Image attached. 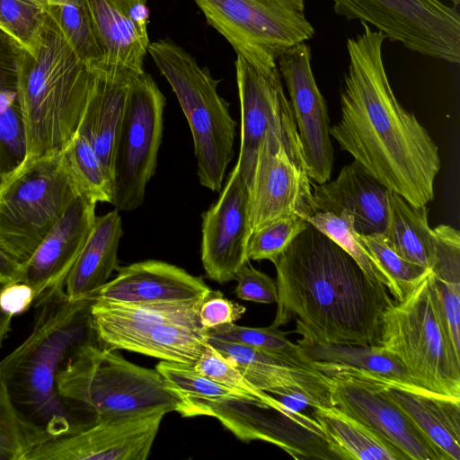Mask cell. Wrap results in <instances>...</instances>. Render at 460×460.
Masks as SVG:
<instances>
[{"instance_id":"cell-13","label":"cell","mask_w":460,"mask_h":460,"mask_svg":"<svg viewBox=\"0 0 460 460\" xmlns=\"http://www.w3.org/2000/svg\"><path fill=\"white\" fill-rule=\"evenodd\" d=\"M165 414L96 417L92 424L41 442L25 460H146Z\"/></svg>"},{"instance_id":"cell-39","label":"cell","mask_w":460,"mask_h":460,"mask_svg":"<svg viewBox=\"0 0 460 460\" xmlns=\"http://www.w3.org/2000/svg\"><path fill=\"white\" fill-rule=\"evenodd\" d=\"M46 17L47 11L32 0H0V29L30 54Z\"/></svg>"},{"instance_id":"cell-11","label":"cell","mask_w":460,"mask_h":460,"mask_svg":"<svg viewBox=\"0 0 460 460\" xmlns=\"http://www.w3.org/2000/svg\"><path fill=\"white\" fill-rule=\"evenodd\" d=\"M348 21L372 25L385 39L421 55L460 61V14L439 0H332Z\"/></svg>"},{"instance_id":"cell-4","label":"cell","mask_w":460,"mask_h":460,"mask_svg":"<svg viewBox=\"0 0 460 460\" xmlns=\"http://www.w3.org/2000/svg\"><path fill=\"white\" fill-rule=\"evenodd\" d=\"M96 76L47 13L33 53L22 49L17 58L25 159L63 151L78 129Z\"/></svg>"},{"instance_id":"cell-38","label":"cell","mask_w":460,"mask_h":460,"mask_svg":"<svg viewBox=\"0 0 460 460\" xmlns=\"http://www.w3.org/2000/svg\"><path fill=\"white\" fill-rule=\"evenodd\" d=\"M25 156L26 137L17 91L0 88V176L17 167Z\"/></svg>"},{"instance_id":"cell-35","label":"cell","mask_w":460,"mask_h":460,"mask_svg":"<svg viewBox=\"0 0 460 460\" xmlns=\"http://www.w3.org/2000/svg\"><path fill=\"white\" fill-rule=\"evenodd\" d=\"M208 336L250 346L286 358L299 366L314 369L311 361L297 343L287 338L288 332L271 326L259 328L237 325L234 323L207 331Z\"/></svg>"},{"instance_id":"cell-46","label":"cell","mask_w":460,"mask_h":460,"mask_svg":"<svg viewBox=\"0 0 460 460\" xmlns=\"http://www.w3.org/2000/svg\"><path fill=\"white\" fill-rule=\"evenodd\" d=\"M34 299L33 289L22 281L4 285L0 289V309L13 316L26 312Z\"/></svg>"},{"instance_id":"cell-30","label":"cell","mask_w":460,"mask_h":460,"mask_svg":"<svg viewBox=\"0 0 460 460\" xmlns=\"http://www.w3.org/2000/svg\"><path fill=\"white\" fill-rule=\"evenodd\" d=\"M207 339V331L202 328L167 323L127 339L117 349L194 366L208 344Z\"/></svg>"},{"instance_id":"cell-54","label":"cell","mask_w":460,"mask_h":460,"mask_svg":"<svg viewBox=\"0 0 460 460\" xmlns=\"http://www.w3.org/2000/svg\"><path fill=\"white\" fill-rule=\"evenodd\" d=\"M1 177V176H0Z\"/></svg>"},{"instance_id":"cell-48","label":"cell","mask_w":460,"mask_h":460,"mask_svg":"<svg viewBox=\"0 0 460 460\" xmlns=\"http://www.w3.org/2000/svg\"><path fill=\"white\" fill-rule=\"evenodd\" d=\"M24 266L0 248V284L4 286L23 279Z\"/></svg>"},{"instance_id":"cell-51","label":"cell","mask_w":460,"mask_h":460,"mask_svg":"<svg viewBox=\"0 0 460 460\" xmlns=\"http://www.w3.org/2000/svg\"><path fill=\"white\" fill-rule=\"evenodd\" d=\"M33 2L40 4L41 7H43L47 11L48 3L47 0H32Z\"/></svg>"},{"instance_id":"cell-9","label":"cell","mask_w":460,"mask_h":460,"mask_svg":"<svg viewBox=\"0 0 460 460\" xmlns=\"http://www.w3.org/2000/svg\"><path fill=\"white\" fill-rule=\"evenodd\" d=\"M207 22L254 66H277L278 58L314 35L305 0H193Z\"/></svg>"},{"instance_id":"cell-32","label":"cell","mask_w":460,"mask_h":460,"mask_svg":"<svg viewBox=\"0 0 460 460\" xmlns=\"http://www.w3.org/2000/svg\"><path fill=\"white\" fill-rule=\"evenodd\" d=\"M47 13L81 58L93 70L102 69V55L97 44L84 0H47Z\"/></svg>"},{"instance_id":"cell-18","label":"cell","mask_w":460,"mask_h":460,"mask_svg":"<svg viewBox=\"0 0 460 460\" xmlns=\"http://www.w3.org/2000/svg\"><path fill=\"white\" fill-rule=\"evenodd\" d=\"M97 202L80 191L23 263L22 282L34 291L35 299L65 289L66 280L93 226Z\"/></svg>"},{"instance_id":"cell-6","label":"cell","mask_w":460,"mask_h":460,"mask_svg":"<svg viewBox=\"0 0 460 460\" xmlns=\"http://www.w3.org/2000/svg\"><path fill=\"white\" fill-rule=\"evenodd\" d=\"M148 54L175 93L189 123L199 183L220 191L234 151L236 121L217 93L220 80L169 39L150 42Z\"/></svg>"},{"instance_id":"cell-42","label":"cell","mask_w":460,"mask_h":460,"mask_svg":"<svg viewBox=\"0 0 460 460\" xmlns=\"http://www.w3.org/2000/svg\"><path fill=\"white\" fill-rule=\"evenodd\" d=\"M435 261L432 274L447 282L460 283V233L457 229L439 225L433 228Z\"/></svg>"},{"instance_id":"cell-49","label":"cell","mask_w":460,"mask_h":460,"mask_svg":"<svg viewBox=\"0 0 460 460\" xmlns=\"http://www.w3.org/2000/svg\"><path fill=\"white\" fill-rule=\"evenodd\" d=\"M13 315L0 309V349L9 332H11Z\"/></svg>"},{"instance_id":"cell-41","label":"cell","mask_w":460,"mask_h":460,"mask_svg":"<svg viewBox=\"0 0 460 460\" xmlns=\"http://www.w3.org/2000/svg\"><path fill=\"white\" fill-rule=\"evenodd\" d=\"M155 369L175 391L185 398L249 400L209 379L199 373L194 366L162 360Z\"/></svg>"},{"instance_id":"cell-24","label":"cell","mask_w":460,"mask_h":460,"mask_svg":"<svg viewBox=\"0 0 460 460\" xmlns=\"http://www.w3.org/2000/svg\"><path fill=\"white\" fill-rule=\"evenodd\" d=\"M202 299L173 303H119L93 299L91 320L96 342L102 348L115 350L127 339L162 323L202 328L198 314Z\"/></svg>"},{"instance_id":"cell-50","label":"cell","mask_w":460,"mask_h":460,"mask_svg":"<svg viewBox=\"0 0 460 460\" xmlns=\"http://www.w3.org/2000/svg\"><path fill=\"white\" fill-rule=\"evenodd\" d=\"M0 460H12V457L6 452L0 449Z\"/></svg>"},{"instance_id":"cell-22","label":"cell","mask_w":460,"mask_h":460,"mask_svg":"<svg viewBox=\"0 0 460 460\" xmlns=\"http://www.w3.org/2000/svg\"><path fill=\"white\" fill-rule=\"evenodd\" d=\"M389 190L353 161L342 167L335 180L312 182V199L315 212L347 214L359 234H384Z\"/></svg>"},{"instance_id":"cell-26","label":"cell","mask_w":460,"mask_h":460,"mask_svg":"<svg viewBox=\"0 0 460 460\" xmlns=\"http://www.w3.org/2000/svg\"><path fill=\"white\" fill-rule=\"evenodd\" d=\"M96 72L95 84L77 131L91 143L111 178L115 140L129 88L137 77L106 71Z\"/></svg>"},{"instance_id":"cell-5","label":"cell","mask_w":460,"mask_h":460,"mask_svg":"<svg viewBox=\"0 0 460 460\" xmlns=\"http://www.w3.org/2000/svg\"><path fill=\"white\" fill-rule=\"evenodd\" d=\"M86 342L58 370L56 385L62 400L96 417L147 411H177L191 417V406L155 368L133 364L120 355Z\"/></svg>"},{"instance_id":"cell-16","label":"cell","mask_w":460,"mask_h":460,"mask_svg":"<svg viewBox=\"0 0 460 460\" xmlns=\"http://www.w3.org/2000/svg\"><path fill=\"white\" fill-rule=\"evenodd\" d=\"M331 378V402L400 452L406 460H444L394 402L386 387L349 377Z\"/></svg>"},{"instance_id":"cell-28","label":"cell","mask_w":460,"mask_h":460,"mask_svg":"<svg viewBox=\"0 0 460 460\" xmlns=\"http://www.w3.org/2000/svg\"><path fill=\"white\" fill-rule=\"evenodd\" d=\"M323 441L333 458L343 460H406L365 425L335 406L312 407Z\"/></svg>"},{"instance_id":"cell-40","label":"cell","mask_w":460,"mask_h":460,"mask_svg":"<svg viewBox=\"0 0 460 460\" xmlns=\"http://www.w3.org/2000/svg\"><path fill=\"white\" fill-rule=\"evenodd\" d=\"M309 223L298 215H289L273 220L253 231L247 245L249 260L272 261Z\"/></svg>"},{"instance_id":"cell-43","label":"cell","mask_w":460,"mask_h":460,"mask_svg":"<svg viewBox=\"0 0 460 460\" xmlns=\"http://www.w3.org/2000/svg\"><path fill=\"white\" fill-rule=\"evenodd\" d=\"M234 293L242 300L262 304H277V283L267 274L255 269L250 261L237 271Z\"/></svg>"},{"instance_id":"cell-25","label":"cell","mask_w":460,"mask_h":460,"mask_svg":"<svg viewBox=\"0 0 460 460\" xmlns=\"http://www.w3.org/2000/svg\"><path fill=\"white\" fill-rule=\"evenodd\" d=\"M123 235L119 210L96 217L89 236L65 284L69 299L92 297L119 269L118 251Z\"/></svg>"},{"instance_id":"cell-1","label":"cell","mask_w":460,"mask_h":460,"mask_svg":"<svg viewBox=\"0 0 460 460\" xmlns=\"http://www.w3.org/2000/svg\"><path fill=\"white\" fill-rule=\"evenodd\" d=\"M361 24L362 32L347 40L341 117L330 136L388 190L413 206H427L441 167L438 147L393 92L383 59L385 35Z\"/></svg>"},{"instance_id":"cell-33","label":"cell","mask_w":460,"mask_h":460,"mask_svg":"<svg viewBox=\"0 0 460 460\" xmlns=\"http://www.w3.org/2000/svg\"><path fill=\"white\" fill-rule=\"evenodd\" d=\"M62 154L79 188L96 202L111 203V178L88 139L76 131Z\"/></svg>"},{"instance_id":"cell-31","label":"cell","mask_w":460,"mask_h":460,"mask_svg":"<svg viewBox=\"0 0 460 460\" xmlns=\"http://www.w3.org/2000/svg\"><path fill=\"white\" fill-rule=\"evenodd\" d=\"M194 367L209 379L234 391L261 406L273 410L303 429L316 434L319 431L314 418L304 414L289 412L273 395L263 392L252 385L233 365H231L216 349L207 344Z\"/></svg>"},{"instance_id":"cell-29","label":"cell","mask_w":460,"mask_h":460,"mask_svg":"<svg viewBox=\"0 0 460 460\" xmlns=\"http://www.w3.org/2000/svg\"><path fill=\"white\" fill-rule=\"evenodd\" d=\"M428 214L427 206H413L389 190L388 217L384 234L400 256L431 270L435 261V240Z\"/></svg>"},{"instance_id":"cell-19","label":"cell","mask_w":460,"mask_h":460,"mask_svg":"<svg viewBox=\"0 0 460 460\" xmlns=\"http://www.w3.org/2000/svg\"><path fill=\"white\" fill-rule=\"evenodd\" d=\"M102 55V69L138 77L150 44L147 0H84Z\"/></svg>"},{"instance_id":"cell-3","label":"cell","mask_w":460,"mask_h":460,"mask_svg":"<svg viewBox=\"0 0 460 460\" xmlns=\"http://www.w3.org/2000/svg\"><path fill=\"white\" fill-rule=\"evenodd\" d=\"M93 299H69L64 290L46 293L36 309L29 336L0 361V377L15 406L57 438L81 428L59 396L56 378L81 345L96 341L91 320Z\"/></svg>"},{"instance_id":"cell-44","label":"cell","mask_w":460,"mask_h":460,"mask_svg":"<svg viewBox=\"0 0 460 460\" xmlns=\"http://www.w3.org/2000/svg\"><path fill=\"white\" fill-rule=\"evenodd\" d=\"M246 308L224 296L218 290H209L199 307L200 326L208 331L220 325L233 323L242 317Z\"/></svg>"},{"instance_id":"cell-15","label":"cell","mask_w":460,"mask_h":460,"mask_svg":"<svg viewBox=\"0 0 460 460\" xmlns=\"http://www.w3.org/2000/svg\"><path fill=\"white\" fill-rule=\"evenodd\" d=\"M234 64L241 111L236 166L248 185L265 135L270 130L297 129L278 67H260L240 55H236Z\"/></svg>"},{"instance_id":"cell-23","label":"cell","mask_w":460,"mask_h":460,"mask_svg":"<svg viewBox=\"0 0 460 460\" xmlns=\"http://www.w3.org/2000/svg\"><path fill=\"white\" fill-rule=\"evenodd\" d=\"M210 290L201 277L155 260L119 267L93 299L119 303L189 302L200 299Z\"/></svg>"},{"instance_id":"cell-10","label":"cell","mask_w":460,"mask_h":460,"mask_svg":"<svg viewBox=\"0 0 460 460\" xmlns=\"http://www.w3.org/2000/svg\"><path fill=\"white\" fill-rule=\"evenodd\" d=\"M166 100L149 74L131 84L112 156V200L115 209L139 208L155 172L163 137Z\"/></svg>"},{"instance_id":"cell-2","label":"cell","mask_w":460,"mask_h":460,"mask_svg":"<svg viewBox=\"0 0 460 460\" xmlns=\"http://www.w3.org/2000/svg\"><path fill=\"white\" fill-rule=\"evenodd\" d=\"M271 262L278 302L270 326L294 319L295 332L324 343L380 346L383 316L395 301L332 240L309 224Z\"/></svg>"},{"instance_id":"cell-20","label":"cell","mask_w":460,"mask_h":460,"mask_svg":"<svg viewBox=\"0 0 460 460\" xmlns=\"http://www.w3.org/2000/svg\"><path fill=\"white\" fill-rule=\"evenodd\" d=\"M207 341L258 389L273 395L301 392L317 405L332 406L331 378L286 358L237 342Z\"/></svg>"},{"instance_id":"cell-8","label":"cell","mask_w":460,"mask_h":460,"mask_svg":"<svg viewBox=\"0 0 460 460\" xmlns=\"http://www.w3.org/2000/svg\"><path fill=\"white\" fill-rule=\"evenodd\" d=\"M62 152L24 159L0 178V248L21 263L80 191Z\"/></svg>"},{"instance_id":"cell-47","label":"cell","mask_w":460,"mask_h":460,"mask_svg":"<svg viewBox=\"0 0 460 460\" xmlns=\"http://www.w3.org/2000/svg\"><path fill=\"white\" fill-rule=\"evenodd\" d=\"M22 48L0 29V88L16 89L17 58Z\"/></svg>"},{"instance_id":"cell-36","label":"cell","mask_w":460,"mask_h":460,"mask_svg":"<svg viewBox=\"0 0 460 460\" xmlns=\"http://www.w3.org/2000/svg\"><path fill=\"white\" fill-rule=\"evenodd\" d=\"M50 438L15 406L0 377V449L12 460H25L36 446Z\"/></svg>"},{"instance_id":"cell-21","label":"cell","mask_w":460,"mask_h":460,"mask_svg":"<svg viewBox=\"0 0 460 460\" xmlns=\"http://www.w3.org/2000/svg\"><path fill=\"white\" fill-rule=\"evenodd\" d=\"M300 335L296 343L314 368L328 377H349L386 388L429 393L417 386L400 361L381 345H334Z\"/></svg>"},{"instance_id":"cell-52","label":"cell","mask_w":460,"mask_h":460,"mask_svg":"<svg viewBox=\"0 0 460 460\" xmlns=\"http://www.w3.org/2000/svg\"><path fill=\"white\" fill-rule=\"evenodd\" d=\"M453 6L457 7L460 4V0H448Z\"/></svg>"},{"instance_id":"cell-27","label":"cell","mask_w":460,"mask_h":460,"mask_svg":"<svg viewBox=\"0 0 460 460\" xmlns=\"http://www.w3.org/2000/svg\"><path fill=\"white\" fill-rule=\"evenodd\" d=\"M386 391L444 460L460 459V398L396 388Z\"/></svg>"},{"instance_id":"cell-37","label":"cell","mask_w":460,"mask_h":460,"mask_svg":"<svg viewBox=\"0 0 460 460\" xmlns=\"http://www.w3.org/2000/svg\"><path fill=\"white\" fill-rule=\"evenodd\" d=\"M304 219L351 256L370 279L382 282L388 289L387 279L376 267L347 214L315 212Z\"/></svg>"},{"instance_id":"cell-12","label":"cell","mask_w":460,"mask_h":460,"mask_svg":"<svg viewBox=\"0 0 460 460\" xmlns=\"http://www.w3.org/2000/svg\"><path fill=\"white\" fill-rule=\"evenodd\" d=\"M251 234L289 215L302 218L315 213L297 132L270 130L259 146L248 184Z\"/></svg>"},{"instance_id":"cell-7","label":"cell","mask_w":460,"mask_h":460,"mask_svg":"<svg viewBox=\"0 0 460 460\" xmlns=\"http://www.w3.org/2000/svg\"><path fill=\"white\" fill-rule=\"evenodd\" d=\"M380 345L400 361L420 388L460 398V351L438 309L431 271L402 301L385 311Z\"/></svg>"},{"instance_id":"cell-53","label":"cell","mask_w":460,"mask_h":460,"mask_svg":"<svg viewBox=\"0 0 460 460\" xmlns=\"http://www.w3.org/2000/svg\"><path fill=\"white\" fill-rule=\"evenodd\" d=\"M2 287H3V285L0 284V289H1Z\"/></svg>"},{"instance_id":"cell-17","label":"cell","mask_w":460,"mask_h":460,"mask_svg":"<svg viewBox=\"0 0 460 460\" xmlns=\"http://www.w3.org/2000/svg\"><path fill=\"white\" fill-rule=\"evenodd\" d=\"M248 185L236 164L218 199L202 214L201 261L207 276L218 283L234 279L250 260Z\"/></svg>"},{"instance_id":"cell-45","label":"cell","mask_w":460,"mask_h":460,"mask_svg":"<svg viewBox=\"0 0 460 460\" xmlns=\"http://www.w3.org/2000/svg\"><path fill=\"white\" fill-rule=\"evenodd\" d=\"M431 280L438 309L455 348L460 351V283L436 278Z\"/></svg>"},{"instance_id":"cell-34","label":"cell","mask_w":460,"mask_h":460,"mask_svg":"<svg viewBox=\"0 0 460 460\" xmlns=\"http://www.w3.org/2000/svg\"><path fill=\"white\" fill-rule=\"evenodd\" d=\"M360 235L395 302L402 301L431 271L400 256L384 234Z\"/></svg>"},{"instance_id":"cell-14","label":"cell","mask_w":460,"mask_h":460,"mask_svg":"<svg viewBox=\"0 0 460 460\" xmlns=\"http://www.w3.org/2000/svg\"><path fill=\"white\" fill-rule=\"evenodd\" d=\"M277 67L289 97L306 173L317 184L331 178L333 148L326 102L311 66V49L296 44L277 59Z\"/></svg>"}]
</instances>
